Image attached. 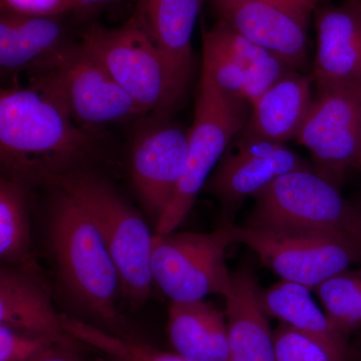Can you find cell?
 <instances>
[{"label": "cell", "mask_w": 361, "mask_h": 361, "mask_svg": "<svg viewBox=\"0 0 361 361\" xmlns=\"http://www.w3.org/2000/svg\"><path fill=\"white\" fill-rule=\"evenodd\" d=\"M314 289L332 326L341 336L348 337L361 301V268L337 273Z\"/></svg>", "instance_id": "obj_25"}, {"label": "cell", "mask_w": 361, "mask_h": 361, "mask_svg": "<svg viewBox=\"0 0 361 361\" xmlns=\"http://www.w3.org/2000/svg\"><path fill=\"white\" fill-rule=\"evenodd\" d=\"M295 141L310 152L315 171L341 187L361 159V82L317 90Z\"/></svg>", "instance_id": "obj_10"}, {"label": "cell", "mask_w": 361, "mask_h": 361, "mask_svg": "<svg viewBox=\"0 0 361 361\" xmlns=\"http://www.w3.org/2000/svg\"><path fill=\"white\" fill-rule=\"evenodd\" d=\"M168 336L176 353L191 361H229L225 315L204 300L171 301Z\"/></svg>", "instance_id": "obj_19"}, {"label": "cell", "mask_w": 361, "mask_h": 361, "mask_svg": "<svg viewBox=\"0 0 361 361\" xmlns=\"http://www.w3.org/2000/svg\"><path fill=\"white\" fill-rule=\"evenodd\" d=\"M246 227L272 231L342 233L361 244V220L341 187L315 169L282 175L255 197Z\"/></svg>", "instance_id": "obj_6"}, {"label": "cell", "mask_w": 361, "mask_h": 361, "mask_svg": "<svg viewBox=\"0 0 361 361\" xmlns=\"http://www.w3.org/2000/svg\"><path fill=\"white\" fill-rule=\"evenodd\" d=\"M47 241L71 298L104 322H118V269L89 212L61 188H56L49 207Z\"/></svg>", "instance_id": "obj_2"}, {"label": "cell", "mask_w": 361, "mask_h": 361, "mask_svg": "<svg viewBox=\"0 0 361 361\" xmlns=\"http://www.w3.org/2000/svg\"><path fill=\"white\" fill-rule=\"evenodd\" d=\"M358 170L361 171V159H360V167H358Z\"/></svg>", "instance_id": "obj_35"}, {"label": "cell", "mask_w": 361, "mask_h": 361, "mask_svg": "<svg viewBox=\"0 0 361 361\" xmlns=\"http://www.w3.org/2000/svg\"><path fill=\"white\" fill-rule=\"evenodd\" d=\"M273 336L275 361H348L350 355L336 350L282 322Z\"/></svg>", "instance_id": "obj_26"}, {"label": "cell", "mask_w": 361, "mask_h": 361, "mask_svg": "<svg viewBox=\"0 0 361 361\" xmlns=\"http://www.w3.org/2000/svg\"><path fill=\"white\" fill-rule=\"evenodd\" d=\"M80 42L146 116L165 118L184 97L191 73L157 47L137 14L120 27L92 25Z\"/></svg>", "instance_id": "obj_3"}, {"label": "cell", "mask_w": 361, "mask_h": 361, "mask_svg": "<svg viewBox=\"0 0 361 361\" xmlns=\"http://www.w3.org/2000/svg\"><path fill=\"white\" fill-rule=\"evenodd\" d=\"M310 290L302 284L281 279L261 290V304L268 316L314 337L336 350L350 353L348 337L334 329L327 315L315 303Z\"/></svg>", "instance_id": "obj_21"}, {"label": "cell", "mask_w": 361, "mask_h": 361, "mask_svg": "<svg viewBox=\"0 0 361 361\" xmlns=\"http://www.w3.org/2000/svg\"><path fill=\"white\" fill-rule=\"evenodd\" d=\"M0 324L65 343L73 339L66 332L63 316L54 310L40 273L23 268L0 270Z\"/></svg>", "instance_id": "obj_16"}, {"label": "cell", "mask_w": 361, "mask_h": 361, "mask_svg": "<svg viewBox=\"0 0 361 361\" xmlns=\"http://www.w3.org/2000/svg\"><path fill=\"white\" fill-rule=\"evenodd\" d=\"M250 111V104L228 97L202 70L194 122L189 130L186 164L170 205L157 222L154 235L170 234L185 220L226 149L245 128Z\"/></svg>", "instance_id": "obj_5"}, {"label": "cell", "mask_w": 361, "mask_h": 361, "mask_svg": "<svg viewBox=\"0 0 361 361\" xmlns=\"http://www.w3.org/2000/svg\"><path fill=\"white\" fill-rule=\"evenodd\" d=\"M40 80L61 99L78 127L92 132L146 114L114 80L103 63L78 42L66 61Z\"/></svg>", "instance_id": "obj_9"}, {"label": "cell", "mask_w": 361, "mask_h": 361, "mask_svg": "<svg viewBox=\"0 0 361 361\" xmlns=\"http://www.w3.org/2000/svg\"><path fill=\"white\" fill-rule=\"evenodd\" d=\"M202 42L212 45L243 71L250 85V106L285 73L293 71L221 20L209 30L204 28Z\"/></svg>", "instance_id": "obj_22"}, {"label": "cell", "mask_w": 361, "mask_h": 361, "mask_svg": "<svg viewBox=\"0 0 361 361\" xmlns=\"http://www.w3.org/2000/svg\"><path fill=\"white\" fill-rule=\"evenodd\" d=\"M261 290L250 268L232 273L224 296L229 361H275L274 336L261 304Z\"/></svg>", "instance_id": "obj_17"}, {"label": "cell", "mask_w": 361, "mask_h": 361, "mask_svg": "<svg viewBox=\"0 0 361 361\" xmlns=\"http://www.w3.org/2000/svg\"><path fill=\"white\" fill-rule=\"evenodd\" d=\"M213 1H226V0H213ZM259 1L272 2V4L291 7V8L313 14L316 8L322 6L325 0H259Z\"/></svg>", "instance_id": "obj_30"}, {"label": "cell", "mask_w": 361, "mask_h": 361, "mask_svg": "<svg viewBox=\"0 0 361 361\" xmlns=\"http://www.w3.org/2000/svg\"><path fill=\"white\" fill-rule=\"evenodd\" d=\"M233 226L222 221L212 232L154 235L152 276L171 301L192 302L211 294H227L232 273L225 254L235 244Z\"/></svg>", "instance_id": "obj_7"}, {"label": "cell", "mask_w": 361, "mask_h": 361, "mask_svg": "<svg viewBox=\"0 0 361 361\" xmlns=\"http://www.w3.org/2000/svg\"><path fill=\"white\" fill-rule=\"evenodd\" d=\"M0 7L2 13L47 18L80 11L78 0H0Z\"/></svg>", "instance_id": "obj_28"}, {"label": "cell", "mask_w": 361, "mask_h": 361, "mask_svg": "<svg viewBox=\"0 0 361 361\" xmlns=\"http://www.w3.org/2000/svg\"><path fill=\"white\" fill-rule=\"evenodd\" d=\"M78 1L80 4V11H85L109 6L116 0H78Z\"/></svg>", "instance_id": "obj_31"}, {"label": "cell", "mask_w": 361, "mask_h": 361, "mask_svg": "<svg viewBox=\"0 0 361 361\" xmlns=\"http://www.w3.org/2000/svg\"><path fill=\"white\" fill-rule=\"evenodd\" d=\"M353 203H355L356 209H357L358 214H360V217L361 220V196L360 197V198H358V200L353 201Z\"/></svg>", "instance_id": "obj_33"}, {"label": "cell", "mask_w": 361, "mask_h": 361, "mask_svg": "<svg viewBox=\"0 0 361 361\" xmlns=\"http://www.w3.org/2000/svg\"><path fill=\"white\" fill-rule=\"evenodd\" d=\"M218 20L293 70L307 66L308 25L312 14L259 0L213 1Z\"/></svg>", "instance_id": "obj_13"}, {"label": "cell", "mask_w": 361, "mask_h": 361, "mask_svg": "<svg viewBox=\"0 0 361 361\" xmlns=\"http://www.w3.org/2000/svg\"><path fill=\"white\" fill-rule=\"evenodd\" d=\"M312 82L299 71L285 73L251 104L241 134L280 144L296 140L314 99Z\"/></svg>", "instance_id": "obj_18"}, {"label": "cell", "mask_w": 361, "mask_h": 361, "mask_svg": "<svg viewBox=\"0 0 361 361\" xmlns=\"http://www.w3.org/2000/svg\"><path fill=\"white\" fill-rule=\"evenodd\" d=\"M27 361H84L73 350L71 343L56 344Z\"/></svg>", "instance_id": "obj_29"}, {"label": "cell", "mask_w": 361, "mask_h": 361, "mask_svg": "<svg viewBox=\"0 0 361 361\" xmlns=\"http://www.w3.org/2000/svg\"><path fill=\"white\" fill-rule=\"evenodd\" d=\"M63 324L73 338L99 349L111 358H123L129 361H191L177 353L159 350L139 339L109 336L96 327L66 316H63Z\"/></svg>", "instance_id": "obj_24"}, {"label": "cell", "mask_w": 361, "mask_h": 361, "mask_svg": "<svg viewBox=\"0 0 361 361\" xmlns=\"http://www.w3.org/2000/svg\"><path fill=\"white\" fill-rule=\"evenodd\" d=\"M61 343L65 342L51 337L30 336L0 324V361H27Z\"/></svg>", "instance_id": "obj_27"}, {"label": "cell", "mask_w": 361, "mask_h": 361, "mask_svg": "<svg viewBox=\"0 0 361 361\" xmlns=\"http://www.w3.org/2000/svg\"><path fill=\"white\" fill-rule=\"evenodd\" d=\"M51 185L73 195L89 212L118 269L123 297L133 307H141L154 282V235L141 214L106 180L82 171L59 178Z\"/></svg>", "instance_id": "obj_4"}, {"label": "cell", "mask_w": 361, "mask_h": 361, "mask_svg": "<svg viewBox=\"0 0 361 361\" xmlns=\"http://www.w3.org/2000/svg\"><path fill=\"white\" fill-rule=\"evenodd\" d=\"M75 44L59 18L0 16V68L4 75L27 73L30 78L56 70Z\"/></svg>", "instance_id": "obj_14"}, {"label": "cell", "mask_w": 361, "mask_h": 361, "mask_svg": "<svg viewBox=\"0 0 361 361\" xmlns=\"http://www.w3.org/2000/svg\"><path fill=\"white\" fill-rule=\"evenodd\" d=\"M92 135L37 78L0 92V161L6 178L52 184L92 156Z\"/></svg>", "instance_id": "obj_1"}, {"label": "cell", "mask_w": 361, "mask_h": 361, "mask_svg": "<svg viewBox=\"0 0 361 361\" xmlns=\"http://www.w3.org/2000/svg\"><path fill=\"white\" fill-rule=\"evenodd\" d=\"M30 213L25 186L0 180V257L16 267L39 273L32 250Z\"/></svg>", "instance_id": "obj_23"}, {"label": "cell", "mask_w": 361, "mask_h": 361, "mask_svg": "<svg viewBox=\"0 0 361 361\" xmlns=\"http://www.w3.org/2000/svg\"><path fill=\"white\" fill-rule=\"evenodd\" d=\"M189 130L165 118L145 125L130 149V170L137 196L158 222L166 212L186 164Z\"/></svg>", "instance_id": "obj_12"}, {"label": "cell", "mask_w": 361, "mask_h": 361, "mask_svg": "<svg viewBox=\"0 0 361 361\" xmlns=\"http://www.w3.org/2000/svg\"><path fill=\"white\" fill-rule=\"evenodd\" d=\"M317 90L361 82V16L350 4H322L314 11Z\"/></svg>", "instance_id": "obj_15"}, {"label": "cell", "mask_w": 361, "mask_h": 361, "mask_svg": "<svg viewBox=\"0 0 361 361\" xmlns=\"http://www.w3.org/2000/svg\"><path fill=\"white\" fill-rule=\"evenodd\" d=\"M111 361H129L128 360H123V358H113Z\"/></svg>", "instance_id": "obj_34"}, {"label": "cell", "mask_w": 361, "mask_h": 361, "mask_svg": "<svg viewBox=\"0 0 361 361\" xmlns=\"http://www.w3.org/2000/svg\"><path fill=\"white\" fill-rule=\"evenodd\" d=\"M235 243L248 246L281 279L314 289L327 278L361 264V244L342 233L272 231L233 226Z\"/></svg>", "instance_id": "obj_8"}, {"label": "cell", "mask_w": 361, "mask_h": 361, "mask_svg": "<svg viewBox=\"0 0 361 361\" xmlns=\"http://www.w3.org/2000/svg\"><path fill=\"white\" fill-rule=\"evenodd\" d=\"M312 169L285 144L239 133L226 149L206 183L208 193L220 202L224 222L248 197L255 198L275 180L293 171Z\"/></svg>", "instance_id": "obj_11"}, {"label": "cell", "mask_w": 361, "mask_h": 361, "mask_svg": "<svg viewBox=\"0 0 361 361\" xmlns=\"http://www.w3.org/2000/svg\"><path fill=\"white\" fill-rule=\"evenodd\" d=\"M344 1L350 4L361 16V0H344Z\"/></svg>", "instance_id": "obj_32"}, {"label": "cell", "mask_w": 361, "mask_h": 361, "mask_svg": "<svg viewBox=\"0 0 361 361\" xmlns=\"http://www.w3.org/2000/svg\"><path fill=\"white\" fill-rule=\"evenodd\" d=\"M205 0H139L135 11L145 30L171 61L192 73V37Z\"/></svg>", "instance_id": "obj_20"}]
</instances>
